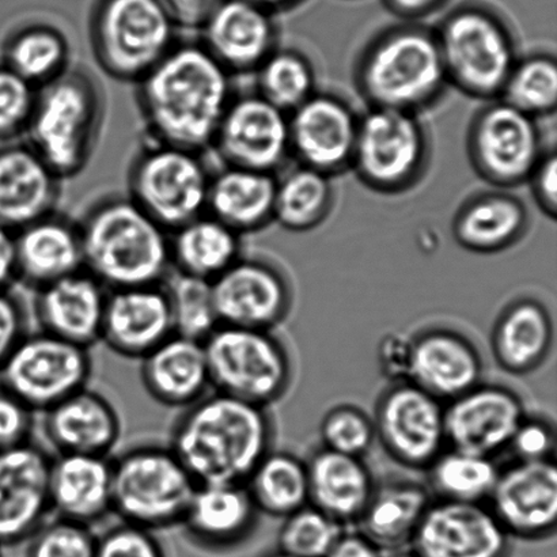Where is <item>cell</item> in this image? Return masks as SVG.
Masks as SVG:
<instances>
[{
	"mask_svg": "<svg viewBox=\"0 0 557 557\" xmlns=\"http://www.w3.org/2000/svg\"><path fill=\"white\" fill-rule=\"evenodd\" d=\"M374 429L396 461L428 468L446 444L445 408L413 382H400L382 395Z\"/></svg>",
	"mask_w": 557,
	"mask_h": 557,
	"instance_id": "cell-14",
	"label": "cell"
},
{
	"mask_svg": "<svg viewBox=\"0 0 557 557\" xmlns=\"http://www.w3.org/2000/svg\"><path fill=\"white\" fill-rule=\"evenodd\" d=\"M242 258L239 234L210 214L173 232L171 261L180 274L214 281Z\"/></svg>",
	"mask_w": 557,
	"mask_h": 557,
	"instance_id": "cell-37",
	"label": "cell"
},
{
	"mask_svg": "<svg viewBox=\"0 0 557 557\" xmlns=\"http://www.w3.org/2000/svg\"><path fill=\"white\" fill-rule=\"evenodd\" d=\"M534 198L545 215L553 218L557 214V158L555 152L543 156L532 177Z\"/></svg>",
	"mask_w": 557,
	"mask_h": 557,
	"instance_id": "cell-54",
	"label": "cell"
},
{
	"mask_svg": "<svg viewBox=\"0 0 557 557\" xmlns=\"http://www.w3.org/2000/svg\"><path fill=\"white\" fill-rule=\"evenodd\" d=\"M527 226L528 211L521 200L506 194H483L458 211L455 237L472 252L494 253L517 243Z\"/></svg>",
	"mask_w": 557,
	"mask_h": 557,
	"instance_id": "cell-36",
	"label": "cell"
},
{
	"mask_svg": "<svg viewBox=\"0 0 557 557\" xmlns=\"http://www.w3.org/2000/svg\"><path fill=\"white\" fill-rule=\"evenodd\" d=\"M89 348L47 332L27 333L0 368V385L35 412H46L87 387Z\"/></svg>",
	"mask_w": 557,
	"mask_h": 557,
	"instance_id": "cell-12",
	"label": "cell"
},
{
	"mask_svg": "<svg viewBox=\"0 0 557 557\" xmlns=\"http://www.w3.org/2000/svg\"><path fill=\"white\" fill-rule=\"evenodd\" d=\"M211 286L221 325L270 331L292 302L286 278L263 260L239 258Z\"/></svg>",
	"mask_w": 557,
	"mask_h": 557,
	"instance_id": "cell-19",
	"label": "cell"
},
{
	"mask_svg": "<svg viewBox=\"0 0 557 557\" xmlns=\"http://www.w3.org/2000/svg\"><path fill=\"white\" fill-rule=\"evenodd\" d=\"M248 2L259 5V8L274 14L276 11L292 9L294 5L304 2V0H248Z\"/></svg>",
	"mask_w": 557,
	"mask_h": 557,
	"instance_id": "cell-59",
	"label": "cell"
},
{
	"mask_svg": "<svg viewBox=\"0 0 557 557\" xmlns=\"http://www.w3.org/2000/svg\"><path fill=\"white\" fill-rule=\"evenodd\" d=\"M27 335L24 304L9 289H0V368Z\"/></svg>",
	"mask_w": 557,
	"mask_h": 557,
	"instance_id": "cell-53",
	"label": "cell"
},
{
	"mask_svg": "<svg viewBox=\"0 0 557 557\" xmlns=\"http://www.w3.org/2000/svg\"><path fill=\"white\" fill-rule=\"evenodd\" d=\"M553 341L554 325L547 308L536 299L523 298L510 305L496 322L493 351L502 368L523 374L543 362Z\"/></svg>",
	"mask_w": 557,
	"mask_h": 557,
	"instance_id": "cell-35",
	"label": "cell"
},
{
	"mask_svg": "<svg viewBox=\"0 0 557 557\" xmlns=\"http://www.w3.org/2000/svg\"><path fill=\"white\" fill-rule=\"evenodd\" d=\"M36 98L37 87L0 63V141L26 133Z\"/></svg>",
	"mask_w": 557,
	"mask_h": 557,
	"instance_id": "cell-48",
	"label": "cell"
},
{
	"mask_svg": "<svg viewBox=\"0 0 557 557\" xmlns=\"http://www.w3.org/2000/svg\"><path fill=\"white\" fill-rule=\"evenodd\" d=\"M320 434L325 449L341 455L360 457L373 446L374 423L355 407H336L322 420Z\"/></svg>",
	"mask_w": 557,
	"mask_h": 557,
	"instance_id": "cell-46",
	"label": "cell"
},
{
	"mask_svg": "<svg viewBox=\"0 0 557 557\" xmlns=\"http://www.w3.org/2000/svg\"><path fill=\"white\" fill-rule=\"evenodd\" d=\"M259 512L286 518L309 504L306 463L286 451H270L245 482Z\"/></svg>",
	"mask_w": 557,
	"mask_h": 557,
	"instance_id": "cell-39",
	"label": "cell"
},
{
	"mask_svg": "<svg viewBox=\"0 0 557 557\" xmlns=\"http://www.w3.org/2000/svg\"><path fill=\"white\" fill-rule=\"evenodd\" d=\"M95 557H166L151 531L122 522L97 537Z\"/></svg>",
	"mask_w": 557,
	"mask_h": 557,
	"instance_id": "cell-49",
	"label": "cell"
},
{
	"mask_svg": "<svg viewBox=\"0 0 557 557\" xmlns=\"http://www.w3.org/2000/svg\"><path fill=\"white\" fill-rule=\"evenodd\" d=\"M500 100L534 119L554 113L557 106V65L548 54L518 60Z\"/></svg>",
	"mask_w": 557,
	"mask_h": 557,
	"instance_id": "cell-44",
	"label": "cell"
},
{
	"mask_svg": "<svg viewBox=\"0 0 557 557\" xmlns=\"http://www.w3.org/2000/svg\"><path fill=\"white\" fill-rule=\"evenodd\" d=\"M16 274L33 288L84 270L79 227L53 214L15 233Z\"/></svg>",
	"mask_w": 557,
	"mask_h": 557,
	"instance_id": "cell-31",
	"label": "cell"
},
{
	"mask_svg": "<svg viewBox=\"0 0 557 557\" xmlns=\"http://www.w3.org/2000/svg\"><path fill=\"white\" fill-rule=\"evenodd\" d=\"M52 511L64 520L92 523L112 512V461L102 456L59 455L49 472Z\"/></svg>",
	"mask_w": 557,
	"mask_h": 557,
	"instance_id": "cell-28",
	"label": "cell"
},
{
	"mask_svg": "<svg viewBox=\"0 0 557 557\" xmlns=\"http://www.w3.org/2000/svg\"><path fill=\"white\" fill-rule=\"evenodd\" d=\"M525 417L516 392L499 385H478L445 408L446 442L451 449L493 458L509 447Z\"/></svg>",
	"mask_w": 557,
	"mask_h": 557,
	"instance_id": "cell-18",
	"label": "cell"
},
{
	"mask_svg": "<svg viewBox=\"0 0 557 557\" xmlns=\"http://www.w3.org/2000/svg\"><path fill=\"white\" fill-rule=\"evenodd\" d=\"M176 29L160 0H101L91 18V48L109 76L138 84L176 46Z\"/></svg>",
	"mask_w": 557,
	"mask_h": 557,
	"instance_id": "cell-8",
	"label": "cell"
},
{
	"mask_svg": "<svg viewBox=\"0 0 557 557\" xmlns=\"http://www.w3.org/2000/svg\"><path fill=\"white\" fill-rule=\"evenodd\" d=\"M211 176L200 152L154 144L131 166L128 198L173 233L206 214Z\"/></svg>",
	"mask_w": 557,
	"mask_h": 557,
	"instance_id": "cell-10",
	"label": "cell"
},
{
	"mask_svg": "<svg viewBox=\"0 0 557 557\" xmlns=\"http://www.w3.org/2000/svg\"><path fill=\"white\" fill-rule=\"evenodd\" d=\"M430 482L445 500L480 504L493 493L499 471L493 458L451 449L430 463Z\"/></svg>",
	"mask_w": 557,
	"mask_h": 557,
	"instance_id": "cell-41",
	"label": "cell"
},
{
	"mask_svg": "<svg viewBox=\"0 0 557 557\" xmlns=\"http://www.w3.org/2000/svg\"><path fill=\"white\" fill-rule=\"evenodd\" d=\"M69 59L67 38L49 25L20 27L3 44L2 63L35 87L63 75L69 70Z\"/></svg>",
	"mask_w": 557,
	"mask_h": 557,
	"instance_id": "cell-38",
	"label": "cell"
},
{
	"mask_svg": "<svg viewBox=\"0 0 557 557\" xmlns=\"http://www.w3.org/2000/svg\"><path fill=\"white\" fill-rule=\"evenodd\" d=\"M141 360V382L156 401L188 408L211 389L203 343L173 335Z\"/></svg>",
	"mask_w": 557,
	"mask_h": 557,
	"instance_id": "cell-30",
	"label": "cell"
},
{
	"mask_svg": "<svg viewBox=\"0 0 557 557\" xmlns=\"http://www.w3.org/2000/svg\"><path fill=\"white\" fill-rule=\"evenodd\" d=\"M233 98L231 74L200 42L176 44L138 82L141 117L156 144L196 152L211 147Z\"/></svg>",
	"mask_w": 557,
	"mask_h": 557,
	"instance_id": "cell-1",
	"label": "cell"
},
{
	"mask_svg": "<svg viewBox=\"0 0 557 557\" xmlns=\"http://www.w3.org/2000/svg\"><path fill=\"white\" fill-rule=\"evenodd\" d=\"M27 557H95L97 537L84 523L64 520L44 522L29 539Z\"/></svg>",
	"mask_w": 557,
	"mask_h": 557,
	"instance_id": "cell-47",
	"label": "cell"
},
{
	"mask_svg": "<svg viewBox=\"0 0 557 557\" xmlns=\"http://www.w3.org/2000/svg\"><path fill=\"white\" fill-rule=\"evenodd\" d=\"M271 444L265 407L214 391L184 409L169 447L198 485L245 484Z\"/></svg>",
	"mask_w": 557,
	"mask_h": 557,
	"instance_id": "cell-2",
	"label": "cell"
},
{
	"mask_svg": "<svg viewBox=\"0 0 557 557\" xmlns=\"http://www.w3.org/2000/svg\"><path fill=\"white\" fill-rule=\"evenodd\" d=\"M258 515L247 485L203 484L196 487L182 525L200 547L221 550L244 543Z\"/></svg>",
	"mask_w": 557,
	"mask_h": 557,
	"instance_id": "cell-27",
	"label": "cell"
},
{
	"mask_svg": "<svg viewBox=\"0 0 557 557\" xmlns=\"http://www.w3.org/2000/svg\"><path fill=\"white\" fill-rule=\"evenodd\" d=\"M343 533V523L305 506L286 517L278 531L277 550L294 557H325Z\"/></svg>",
	"mask_w": 557,
	"mask_h": 557,
	"instance_id": "cell-45",
	"label": "cell"
},
{
	"mask_svg": "<svg viewBox=\"0 0 557 557\" xmlns=\"http://www.w3.org/2000/svg\"><path fill=\"white\" fill-rule=\"evenodd\" d=\"M277 180L274 173L223 166L212 174L206 214L232 231H259L274 220Z\"/></svg>",
	"mask_w": 557,
	"mask_h": 557,
	"instance_id": "cell-33",
	"label": "cell"
},
{
	"mask_svg": "<svg viewBox=\"0 0 557 557\" xmlns=\"http://www.w3.org/2000/svg\"><path fill=\"white\" fill-rule=\"evenodd\" d=\"M44 414V433L59 455L108 457L122 434L116 409L87 387Z\"/></svg>",
	"mask_w": 557,
	"mask_h": 557,
	"instance_id": "cell-26",
	"label": "cell"
},
{
	"mask_svg": "<svg viewBox=\"0 0 557 557\" xmlns=\"http://www.w3.org/2000/svg\"><path fill=\"white\" fill-rule=\"evenodd\" d=\"M211 149L223 166L274 173L292 152L288 114L259 95L233 98Z\"/></svg>",
	"mask_w": 557,
	"mask_h": 557,
	"instance_id": "cell-15",
	"label": "cell"
},
{
	"mask_svg": "<svg viewBox=\"0 0 557 557\" xmlns=\"http://www.w3.org/2000/svg\"><path fill=\"white\" fill-rule=\"evenodd\" d=\"M446 84L435 32L414 22L380 33L357 67L358 89L371 108L414 113L433 103Z\"/></svg>",
	"mask_w": 557,
	"mask_h": 557,
	"instance_id": "cell-4",
	"label": "cell"
},
{
	"mask_svg": "<svg viewBox=\"0 0 557 557\" xmlns=\"http://www.w3.org/2000/svg\"><path fill=\"white\" fill-rule=\"evenodd\" d=\"M468 151L474 171L496 187L528 182L544 156L536 119L502 100L473 119Z\"/></svg>",
	"mask_w": 557,
	"mask_h": 557,
	"instance_id": "cell-13",
	"label": "cell"
},
{
	"mask_svg": "<svg viewBox=\"0 0 557 557\" xmlns=\"http://www.w3.org/2000/svg\"><path fill=\"white\" fill-rule=\"evenodd\" d=\"M430 505V494L423 485L412 482L381 485L374 488L357 520L359 533L382 553L400 550L412 543Z\"/></svg>",
	"mask_w": 557,
	"mask_h": 557,
	"instance_id": "cell-34",
	"label": "cell"
},
{
	"mask_svg": "<svg viewBox=\"0 0 557 557\" xmlns=\"http://www.w3.org/2000/svg\"><path fill=\"white\" fill-rule=\"evenodd\" d=\"M358 124L342 98L314 92L288 114L289 151L304 166L330 176L351 165Z\"/></svg>",
	"mask_w": 557,
	"mask_h": 557,
	"instance_id": "cell-20",
	"label": "cell"
},
{
	"mask_svg": "<svg viewBox=\"0 0 557 557\" xmlns=\"http://www.w3.org/2000/svg\"><path fill=\"white\" fill-rule=\"evenodd\" d=\"M177 27L200 29L221 0H160Z\"/></svg>",
	"mask_w": 557,
	"mask_h": 557,
	"instance_id": "cell-55",
	"label": "cell"
},
{
	"mask_svg": "<svg viewBox=\"0 0 557 557\" xmlns=\"http://www.w3.org/2000/svg\"><path fill=\"white\" fill-rule=\"evenodd\" d=\"M258 95L287 114L314 95V71L295 51H274L258 70Z\"/></svg>",
	"mask_w": 557,
	"mask_h": 557,
	"instance_id": "cell-43",
	"label": "cell"
},
{
	"mask_svg": "<svg viewBox=\"0 0 557 557\" xmlns=\"http://www.w3.org/2000/svg\"><path fill=\"white\" fill-rule=\"evenodd\" d=\"M491 511L510 536L542 539L557 521V468L553 460L518 461L499 472Z\"/></svg>",
	"mask_w": 557,
	"mask_h": 557,
	"instance_id": "cell-21",
	"label": "cell"
},
{
	"mask_svg": "<svg viewBox=\"0 0 557 557\" xmlns=\"http://www.w3.org/2000/svg\"><path fill=\"white\" fill-rule=\"evenodd\" d=\"M108 289L81 270L37 289L35 311L42 332L89 348L101 342Z\"/></svg>",
	"mask_w": 557,
	"mask_h": 557,
	"instance_id": "cell-24",
	"label": "cell"
},
{
	"mask_svg": "<svg viewBox=\"0 0 557 557\" xmlns=\"http://www.w3.org/2000/svg\"><path fill=\"white\" fill-rule=\"evenodd\" d=\"M449 0H382L392 14L414 22L441 10Z\"/></svg>",
	"mask_w": 557,
	"mask_h": 557,
	"instance_id": "cell-57",
	"label": "cell"
},
{
	"mask_svg": "<svg viewBox=\"0 0 557 557\" xmlns=\"http://www.w3.org/2000/svg\"><path fill=\"white\" fill-rule=\"evenodd\" d=\"M392 557H419V556L414 553H408V554H396L395 556H392Z\"/></svg>",
	"mask_w": 557,
	"mask_h": 557,
	"instance_id": "cell-61",
	"label": "cell"
},
{
	"mask_svg": "<svg viewBox=\"0 0 557 557\" xmlns=\"http://www.w3.org/2000/svg\"><path fill=\"white\" fill-rule=\"evenodd\" d=\"M428 146L414 113L371 108L359 119L351 165L376 193H401L423 173Z\"/></svg>",
	"mask_w": 557,
	"mask_h": 557,
	"instance_id": "cell-11",
	"label": "cell"
},
{
	"mask_svg": "<svg viewBox=\"0 0 557 557\" xmlns=\"http://www.w3.org/2000/svg\"><path fill=\"white\" fill-rule=\"evenodd\" d=\"M59 183L29 145L0 147V225L16 233L53 214Z\"/></svg>",
	"mask_w": 557,
	"mask_h": 557,
	"instance_id": "cell-25",
	"label": "cell"
},
{
	"mask_svg": "<svg viewBox=\"0 0 557 557\" xmlns=\"http://www.w3.org/2000/svg\"><path fill=\"white\" fill-rule=\"evenodd\" d=\"M79 234L84 270L109 289L152 286L171 274V238L129 198L87 212Z\"/></svg>",
	"mask_w": 557,
	"mask_h": 557,
	"instance_id": "cell-3",
	"label": "cell"
},
{
	"mask_svg": "<svg viewBox=\"0 0 557 557\" xmlns=\"http://www.w3.org/2000/svg\"><path fill=\"white\" fill-rule=\"evenodd\" d=\"M102 97L96 82L82 71H65L37 90L26 134L29 145L57 176L84 171L101 133Z\"/></svg>",
	"mask_w": 557,
	"mask_h": 557,
	"instance_id": "cell-5",
	"label": "cell"
},
{
	"mask_svg": "<svg viewBox=\"0 0 557 557\" xmlns=\"http://www.w3.org/2000/svg\"><path fill=\"white\" fill-rule=\"evenodd\" d=\"M35 411L0 385V451L30 442L35 429Z\"/></svg>",
	"mask_w": 557,
	"mask_h": 557,
	"instance_id": "cell-50",
	"label": "cell"
},
{
	"mask_svg": "<svg viewBox=\"0 0 557 557\" xmlns=\"http://www.w3.org/2000/svg\"><path fill=\"white\" fill-rule=\"evenodd\" d=\"M173 335L171 305L162 283L109 289L101 342L113 352L144 359Z\"/></svg>",
	"mask_w": 557,
	"mask_h": 557,
	"instance_id": "cell-22",
	"label": "cell"
},
{
	"mask_svg": "<svg viewBox=\"0 0 557 557\" xmlns=\"http://www.w3.org/2000/svg\"><path fill=\"white\" fill-rule=\"evenodd\" d=\"M203 346L215 392L261 407L286 392L292 363L270 331L220 325Z\"/></svg>",
	"mask_w": 557,
	"mask_h": 557,
	"instance_id": "cell-9",
	"label": "cell"
},
{
	"mask_svg": "<svg viewBox=\"0 0 557 557\" xmlns=\"http://www.w3.org/2000/svg\"><path fill=\"white\" fill-rule=\"evenodd\" d=\"M200 30L201 46L231 75L258 70L275 51L274 14L248 0H221Z\"/></svg>",
	"mask_w": 557,
	"mask_h": 557,
	"instance_id": "cell-23",
	"label": "cell"
},
{
	"mask_svg": "<svg viewBox=\"0 0 557 557\" xmlns=\"http://www.w3.org/2000/svg\"><path fill=\"white\" fill-rule=\"evenodd\" d=\"M0 549H2V547H0ZM0 557H2V550H0Z\"/></svg>",
	"mask_w": 557,
	"mask_h": 557,
	"instance_id": "cell-62",
	"label": "cell"
},
{
	"mask_svg": "<svg viewBox=\"0 0 557 557\" xmlns=\"http://www.w3.org/2000/svg\"><path fill=\"white\" fill-rule=\"evenodd\" d=\"M332 199L330 176L300 165L276 183L274 220L287 231H310L325 220Z\"/></svg>",
	"mask_w": 557,
	"mask_h": 557,
	"instance_id": "cell-40",
	"label": "cell"
},
{
	"mask_svg": "<svg viewBox=\"0 0 557 557\" xmlns=\"http://www.w3.org/2000/svg\"><path fill=\"white\" fill-rule=\"evenodd\" d=\"M419 557H507L510 534L482 504H431L411 543Z\"/></svg>",
	"mask_w": 557,
	"mask_h": 557,
	"instance_id": "cell-16",
	"label": "cell"
},
{
	"mask_svg": "<svg viewBox=\"0 0 557 557\" xmlns=\"http://www.w3.org/2000/svg\"><path fill=\"white\" fill-rule=\"evenodd\" d=\"M174 335L203 343L220 326L210 281L171 271L163 281Z\"/></svg>",
	"mask_w": 557,
	"mask_h": 557,
	"instance_id": "cell-42",
	"label": "cell"
},
{
	"mask_svg": "<svg viewBox=\"0 0 557 557\" xmlns=\"http://www.w3.org/2000/svg\"><path fill=\"white\" fill-rule=\"evenodd\" d=\"M325 557H384L362 533H343Z\"/></svg>",
	"mask_w": 557,
	"mask_h": 557,
	"instance_id": "cell-56",
	"label": "cell"
},
{
	"mask_svg": "<svg viewBox=\"0 0 557 557\" xmlns=\"http://www.w3.org/2000/svg\"><path fill=\"white\" fill-rule=\"evenodd\" d=\"M447 82L474 98H498L517 60L515 36L504 16L482 2H463L434 30Z\"/></svg>",
	"mask_w": 557,
	"mask_h": 557,
	"instance_id": "cell-6",
	"label": "cell"
},
{
	"mask_svg": "<svg viewBox=\"0 0 557 557\" xmlns=\"http://www.w3.org/2000/svg\"><path fill=\"white\" fill-rule=\"evenodd\" d=\"M196 487L171 447H134L112 461V512L147 531L182 525Z\"/></svg>",
	"mask_w": 557,
	"mask_h": 557,
	"instance_id": "cell-7",
	"label": "cell"
},
{
	"mask_svg": "<svg viewBox=\"0 0 557 557\" xmlns=\"http://www.w3.org/2000/svg\"><path fill=\"white\" fill-rule=\"evenodd\" d=\"M18 281L16 274L15 233L0 225V289L11 288Z\"/></svg>",
	"mask_w": 557,
	"mask_h": 557,
	"instance_id": "cell-58",
	"label": "cell"
},
{
	"mask_svg": "<svg viewBox=\"0 0 557 557\" xmlns=\"http://www.w3.org/2000/svg\"><path fill=\"white\" fill-rule=\"evenodd\" d=\"M414 341L407 333L392 332L381 338L376 348L380 371L393 384L411 381Z\"/></svg>",
	"mask_w": 557,
	"mask_h": 557,
	"instance_id": "cell-51",
	"label": "cell"
},
{
	"mask_svg": "<svg viewBox=\"0 0 557 557\" xmlns=\"http://www.w3.org/2000/svg\"><path fill=\"white\" fill-rule=\"evenodd\" d=\"M51 462L32 442L0 451V547L29 540L47 522Z\"/></svg>",
	"mask_w": 557,
	"mask_h": 557,
	"instance_id": "cell-17",
	"label": "cell"
},
{
	"mask_svg": "<svg viewBox=\"0 0 557 557\" xmlns=\"http://www.w3.org/2000/svg\"><path fill=\"white\" fill-rule=\"evenodd\" d=\"M518 461L550 460L555 451V431L543 419L528 418L518 425L510 441Z\"/></svg>",
	"mask_w": 557,
	"mask_h": 557,
	"instance_id": "cell-52",
	"label": "cell"
},
{
	"mask_svg": "<svg viewBox=\"0 0 557 557\" xmlns=\"http://www.w3.org/2000/svg\"><path fill=\"white\" fill-rule=\"evenodd\" d=\"M413 341V384L440 400H453L479 385L483 360L466 336L450 330H430Z\"/></svg>",
	"mask_w": 557,
	"mask_h": 557,
	"instance_id": "cell-29",
	"label": "cell"
},
{
	"mask_svg": "<svg viewBox=\"0 0 557 557\" xmlns=\"http://www.w3.org/2000/svg\"><path fill=\"white\" fill-rule=\"evenodd\" d=\"M263 557H294V556H289L287 554L281 553V550H276V553H271V554L265 555Z\"/></svg>",
	"mask_w": 557,
	"mask_h": 557,
	"instance_id": "cell-60",
	"label": "cell"
},
{
	"mask_svg": "<svg viewBox=\"0 0 557 557\" xmlns=\"http://www.w3.org/2000/svg\"><path fill=\"white\" fill-rule=\"evenodd\" d=\"M306 469L311 506L337 522H357L375 488L362 458L322 447L310 457Z\"/></svg>",
	"mask_w": 557,
	"mask_h": 557,
	"instance_id": "cell-32",
	"label": "cell"
}]
</instances>
